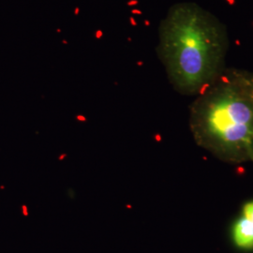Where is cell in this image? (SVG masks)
<instances>
[{
    "mask_svg": "<svg viewBox=\"0 0 253 253\" xmlns=\"http://www.w3.org/2000/svg\"><path fill=\"white\" fill-rule=\"evenodd\" d=\"M224 73L238 86L253 107V72L240 69H226Z\"/></svg>",
    "mask_w": 253,
    "mask_h": 253,
    "instance_id": "277c9868",
    "label": "cell"
},
{
    "mask_svg": "<svg viewBox=\"0 0 253 253\" xmlns=\"http://www.w3.org/2000/svg\"><path fill=\"white\" fill-rule=\"evenodd\" d=\"M190 127L195 143L218 160L251 162L253 107L225 73L192 102Z\"/></svg>",
    "mask_w": 253,
    "mask_h": 253,
    "instance_id": "7a4b0ae2",
    "label": "cell"
},
{
    "mask_svg": "<svg viewBox=\"0 0 253 253\" xmlns=\"http://www.w3.org/2000/svg\"><path fill=\"white\" fill-rule=\"evenodd\" d=\"M251 162L253 163V155H252V159H251Z\"/></svg>",
    "mask_w": 253,
    "mask_h": 253,
    "instance_id": "5b68a950",
    "label": "cell"
},
{
    "mask_svg": "<svg viewBox=\"0 0 253 253\" xmlns=\"http://www.w3.org/2000/svg\"><path fill=\"white\" fill-rule=\"evenodd\" d=\"M225 25L194 2L172 5L159 28L158 54L173 88L198 96L224 74Z\"/></svg>",
    "mask_w": 253,
    "mask_h": 253,
    "instance_id": "6da1fadb",
    "label": "cell"
},
{
    "mask_svg": "<svg viewBox=\"0 0 253 253\" xmlns=\"http://www.w3.org/2000/svg\"><path fill=\"white\" fill-rule=\"evenodd\" d=\"M235 246L241 250H253V200L246 203L232 229Z\"/></svg>",
    "mask_w": 253,
    "mask_h": 253,
    "instance_id": "3957f363",
    "label": "cell"
}]
</instances>
